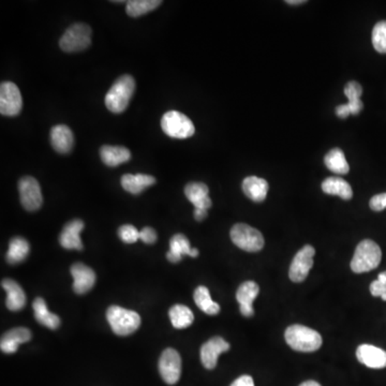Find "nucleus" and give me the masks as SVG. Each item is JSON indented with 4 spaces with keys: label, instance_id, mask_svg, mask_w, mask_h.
<instances>
[{
    "label": "nucleus",
    "instance_id": "f03ea898",
    "mask_svg": "<svg viewBox=\"0 0 386 386\" xmlns=\"http://www.w3.org/2000/svg\"><path fill=\"white\" fill-rule=\"evenodd\" d=\"M286 343L298 352H315L322 345V337L317 330L307 326H291L284 334Z\"/></svg>",
    "mask_w": 386,
    "mask_h": 386
},
{
    "label": "nucleus",
    "instance_id": "7ed1b4c3",
    "mask_svg": "<svg viewBox=\"0 0 386 386\" xmlns=\"http://www.w3.org/2000/svg\"><path fill=\"white\" fill-rule=\"evenodd\" d=\"M382 251L374 240H365L357 245L351 261V269L355 274H363L376 269L381 263Z\"/></svg>",
    "mask_w": 386,
    "mask_h": 386
},
{
    "label": "nucleus",
    "instance_id": "6e6552de",
    "mask_svg": "<svg viewBox=\"0 0 386 386\" xmlns=\"http://www.w3.org/2000/svg\"><path fill=\"white\" fill-rule=\"evenodd\" d=\"M23 100L20 89L12 82L0 85V113L3 116H17L22 111Z\"/></svg>",
    "mask_w": 386,
    "mask_h": 386
},
{
    "label": "nucleus",
    "instance_id": "5701e85b",
    "mask_svg": "<svg viewBox=\"0 0 386 386\" xmlns=\"http://www.w3.org/2000/svg\"><path fill=\"white\" fill-rule=\"evenodd\" d=\"M156 183V179L146 174H126L122 177V186L131 194H139L148 187Z\"/></svg>",
    "mask_w": 386,
    "mask_h": 386
},
{
    "label": "nucleus",
    "instance_id": "1a4fd4ad",
    "mask_svg": "<svg viewBox=\"0 0 386 386\" xmlns=\"http://www.w3.org/2000/svg\"><path fill=\"white\" fill-rule=\"evenodd\" d=\"M21 203L28 212H36L43 203L41 188L37 179L32 177H25L19 183Z\"/></svg>",
    "mask_w": 386,
    "mask_h": 386
},
{
    "label": "nucleus",
    "instance_id": "c756f323",
    "mask_svg": "<svg viewBox=\"0 0 386 386\" xmlns=\"http://www.w3.org/2000/svg\"><path fill=\"white\" fill-rule=\"evenodd\" d=\"M172 326L177 330L189 328L194 321V315L187 306L174 305L169 311Z\"/></svg>",
    "mask_w": 386,
    "mask_h": 386
},
{
    "label": "nucleus",
    "instance_id": "ea45409f",
    "mask_svg": "<svg viewBox=\"0 0 386 386\" xmlns=\"http://www.w3.org/2000/svg\"><path fill=\"white\" fill-rule=\"evenodd\" d=\"M336 114H337V116L339 118H347L348 116L351 114L348 103L347 104H342L337 106V108H336Z\"/></svg>",
    "mask_w": 386,
    "mask_h": 386
},
{
    "label": "nucleus",
    "instance_id": "f257e3e1",
    "mask_svg": "<svg viewBox=\"0 0 386 386\" xmlns=\"http://www.w3.org/2000/svg\"><path fill=\"white\" fill-rule=\"evenodd\" d=\"M135 81L129 74L120 76L114 82L105 95V105L109 111L115 114L126 111L135 93Z\"/></svg>",
    "mask_w": 386,
    "mask_h": 386
},
{
    "label": "nucleus",
    "instance_id": "b1692460",
    "mask_svg": "<svg viewBox=\"0 0 386 386\" xmlns=\"http://www.w3.org/2000/svg\"><path fill=\"white\" fill-rule=\"evenodd\" d=\"M100 157L105 166L116 168L120 164L129 161L131 152L126 147L104 145L101 147Z\"/></svg>",
    "mask_w": 386,
    "mask_h": 386
},
{
    "label": "nucleus",
    "instance_id": "20e7f679",
    "mask_svg": "<svg viewBox=\"0 0 386 386\" xmlns=\"http://www.w3.org/2000/svg\"><path fill=\"white\" fill-rule=\"evenodd\" d=\"M106 319L113 332L118 336L131 335L141 326L139 313L120 306H111L106 311Z\"/></svg>",
    "mask_w": 386,
    "mask_h": 386
},
{
    "label": "nucleus",
    "instance_id": "6ab92c4d",
    "mask_svg": "<svg viewBox=\"0 0 386 386\" xmlns=\"http://www.w3.org/2000/svg\"><path fill=\"white\" fill-rule=\"evenodd\" d=\"M30 338H32V332L28 328H13V330H8L1 337L0 349L3 353L12 354V353L16 352L19 345L30 341Z\"/></svg>",
    "mask_w": 386,
    "mask_h": 386
},
{
    "label": "nucleus",
    "instance_id": "a19ab883",
    "mask_svg": "<svg viewBox=\"0 0 386 386\" xmlns=\"http://www.w3.org/2000/svg\"><path fill=\"white\" fill-rule=\"evenodd\" d=\"M207 217V210L205 209H194V218L196 220L202 221Z\"/></svg>",
    "mask_w": 386,
    "mask_h": 386
},
{
    "label": "nucleus",
    "instance_id": "f704fd0d",
    "mask_svg": "<svg viewBox=\"0 0 386 386\" xmlns=\"http://www.w3.org/2000/svg\"><path fill=\"white\" fill-rule=\"evenodd\" d=\"M363 93L362 86L357 82H349L345 87V95L349 102L352 101L361 100V95Z\"/></svg>",
    "mask_w": 386,
    "mask_h": 386
},
{
    "label": "nucleus",
    "instance_id": "bb28decb",
    "mask_svg": "<svg viewBox=\"0 0 386 386\" xmlns=\"http://www.w3.org/2000/svg\"><path fill=\"white\" fill-rule=\"evenodd\" d=\"M30 251V242L25 238L17 236V238H13L10 240L5 259H7L8 263H10V264H17V263H21L28 257Z\"/></svg>",
    "mask_w": 386,
    "mask_h": 386
},
{
    "label": "nucleus",
    "instance_id": "aec40b11",
    "mask_svg": "<svg viewBox=\"0 0 386 386\" xmlns=\"http://www.w3.org/2000/svg\"><path fill=\"white\" fill-rule=\"evenodd\" d=\"M209 189L203 183H190L185 188V194L187 198L193 204L196 209L208 210L212 207V200H210Z\"/></svg>",
    "mask_w": 386,
    "mask_h": 386
},
{
    "label": "nucleus",
    "instance_id": "4be33fe9",
    "mask_svg": "<svg viewBox=\"0 0 386 386\" xmlns=\"http://www.w3.org/2000/svg\"><path fill=\"white\" fill-rule=\"evenodd\" d=\"M269 183L257 177H248L242 181V191L253 202H263L269 192Z\"/></svg>",
    "mask_w": 386,
    "mask_h": 386
},
{
    "label": "nucleus",
    "instance_id": "39448f33",
    "mask_svg": "<svg viewBox=\"0 0 386 386\" xmlns=\"http://www.w3.org/2000/svg\"><path fill=\"white\" fill-rule=\"evenodd\" d=\"M91 28L84 23L72 25L63 34L59 47L66 53L84 51L91 45Z\"/></svg>",
    "mask_w": 386,
    "mask_h": 386
},
{
    "label": "nucleus",
    "instance_id": "7c9ffc66",
    "mask_svg": "<svg viewBox=\"0 0 386 386\" xmlns=\"http://www.w3.org/2000/svg\"><path fill=\"white\" fill-rule=\"evenodd\" d=\"M161 3V0H130L127 3L126 11L129 16H141L155 10Z\"/></svg>",
    "mask_w": 386,
    "mask_h": 386
},
{
    "label": "nucleus",
    "instance_id": "2f4dec72",
    "mask_svg": "<svg viewBox=\"0 0 386 386\" xmlns=\"http://www.w3.org/2000/svg\"><path fill=\"white\" fill-rule=\"evenodd\" d=\"M372 45L376 52L386 54V21L376 23L372 30Z\"/></svg>",
    "mask_w": 386,
    "mask_h": 386
},
{
    "label": "nucleus",
    "instance_id": "0eeeda50",
    "mask_svg": "<svg viewBox=\"0 0 386 386\" xmlns=\"http://www.w3.org/2000/svg\"><path fill=\"white\" fill-rule=\"evenodd\" d=\"M161 128L166 135L174 139H187L196 133L190 118L177 111H170L162 116Z\"/></svg>",
    "mask_w": 386,
    "mask_h": 386
},
{
    "label": "nucleus",
    "instance_id": "e433bc0d",
    "mask_svg": "<svg viewBox=\"0 0 386 386\" xmlns=\"http://www.w3.org/2000/svg\"><path fill=\"white\" fill-rule=\"evenodd\" d=\"M139 240H142L145 244L152 245L156 242L157 233L152 227H146L139 232Z\"/></svg>",
    "mask_w": 386,
    "mask_h": 386
},
{
    "label": "nucleus",
    "instance_id": "cd10ccee",
    "mask_svg": "<svg viewBox=\"0 0 386 386\" xmlns=\"http://www.w3.org/2000/svg\"><path fill=\"white\" fill-rule=\"evenodd\" d=\"M193 298L198 308L206 315H216L220 313V306L212 299V296L206 286H198L193 294Z\"/></svg>",
    "mask_w": 386,
    "mask_h": 386
},
{
    "label": "nucleus",
    "instance_id": "ddd939ff",
    "mask_svg": "<svg viewBox=\"0 0 386 386\" xmlns=\"http://www.w3.org/2000/svg\"><path fill=\"white\" fill-rule=\"evenodd\" d=\"M356 357L359 363L374 370H382L386 367V351L374 345H359L356 350Z\"/></svg>",
    "mask_w": 386,
    "mask_h": 386
},
{
    "label": "nucleus",
    "instance_id": "a878e982",
    "mask_svg": "<svg viewBox=\"0 0 386 386\" xmlns=\"http://www.w3.org/2000/svg\"><path fill=\"white\" fill-rule=\"evenodd\" d=\"M322 190L330 196H338L342 200H351L353 191L350 183L341 177H328L322 183Z\"/></svg>",
    "mask_w": 386,
    "mask_h": 386
},
{
    "label": "nucleus",
    "instance_id": "412c9836",
    "mask_svg": "<svg viewBox=\"0 0 386 386\" xmlns=\"http://www.w3.org/2000/svg\"><path fill=\"white\" fill-rule=\"evenodd\" d=\"M1 286L7 292L5 304H7L8 309H10L11 311H19L24 308L25 304H26V295L23 291L22 286L12 279H3Z\"/></svg>",
    "mask_w": 386,
    "mask_h": 386
},
{
    "label": "nucleus",
    "instance_id": "37998d69",
    "mask_svg": "<svg viewBox=\"0 0 386 386\" xmlns=\"http://www.w3.org/2000/svg\"><path fill=\"white\" fill-rule=\"evenodd\" d=\"M305 3V0H288L286 3L288 5H299V3Z\"/></svg>",
    "mask_w": 386,
    "mask_h": 386
},
{
    "label": "nucleus",
    "instance_id": "72a5a7b5",
    "mask_svg": "<svg viewBox=\"0 0 386 386\" xmlns=\"http://www.w3.org/2000/svg\"><path fill=\"white\" fill-rule=\"evenodd\" d=\"M370 293L372 296H381L382 299L386 302V271L379 274L378 279L370 284Z\"/></svg>",
    "mask_w": 386,
    "mask_h": 386
},
{
    "label": "nucleus",
    "instance_id": "4468645a",
    "mask_svg": "<svg viewBox=\"0 0 386 386\" xmlns=\"http://www.w3.org/2000/svg\"><path fill=\"white\" fill-rule=\"evenodd\" d=\"M84 229V223L80 219H74L67 223L64 227V230L59 235V242L61 247L68 250H82L83 249V242H82L80 234Z\"/></svg>",
    "mask_w": 386,
    "mask_h": 386
},
{
    "label": "nucleus",
    "instance_id": "473e14b6",
    "mask_svg": "<svg viewBox=\"0 0 386 386\" xmlns=\"http://www.w3.org/2000/svg\"><path fill=\"white\" fill-rule=\"evenodd\" d=\"M118 236L126 244H133L139 240V232L133 225H125L118 229Z\"/></svg>",
    "mask_w": 386,
    "mask_h": 386
},
{
    "label": "nucleus",
    "instance_id": "79ce46f5",
    "mask_svg": "<svg viewBox=\"0 0 386 386\" xmlns=\"http://www.w3.org/2000/svg\"><path fill=\"white\" fill-rule=\"evenodd\" d=\"M299 386H321L318 382L315 381H306L304 383H302Z\"/></svg>",
    "mask_w": 386,
    "mask_h": 386
},
{
    "label": "nucleus",
    "instance_id": "c9c22d12",
    "mask_svg": "<svg viewBox=\"0 0 386 386\" xmlns=\"http://www.w3.org/2000/svg\"><path fill=\"white\" fill-rule=\"evenodd\" d=\"M370 206L374 212H381L384 208H386V193H381V194L372 196L370 202Z\"/></svg>",
    "mask_w": 386,
    "mask_h": 386
},
{
    "label": "nucleus",
    "instance_id": "dca6fc26",
    "mask_svg": "<svg viewBox=\"0 0 386 386\" xmlns=\"http://www.w3.org/2000/svg\"><path fill=\"white\" fill-rule=\"evenodd\" d=\"M183 256L196 258L198 256V250L190 247V242L185 235H174L170 240V251L166 253V259L171 263H179Z\"/></svg>",
    "mask_w": 386,
    "mask_h": 386
},
{
    "label": "nucleus",
    "instance_id": "c85d7f7f",
    "mask_svg": "<svg viewBox=\"0 0 386 386\" xmlns=\"http://www.w3.org/2000/svg\"><path fill=\"white\" fill-rule=\"evenodd\" d=\"M324 163L332 173L340 174V175L349 173V163L345 159V152H342L340 148L330 150L324 158Z\"/></svg>",
    "mask_w": 386,
    "mask_h": 386
},
{
    "label": "nucleus",
    "instance_id": "393cba45",
    "mask_svg": "<svg viewBox=\"0 0 386 386\" xmlns=\"http://www.w3.org/2000/svg\"><path fill=\"white\" fill-rule=\"evenodd\" d=\"M32 308H34V318L42 326H47L49 330H56L60 326V319L58 315L49 313L43 298H36L32 304Z\"/></svg>",
    "mask_w": 386,
    "mask_h": 386
},
{
    "label": "nucleus",
    "instance_id": "f8f14e48",
    "mask_svg": "<svg viewBox=\"0 0 386 386\" xmlns=\"http://www.w3.org/2000/svg\"><path fill=\"white\" fill-rule=\"evenodd\" d=\"M229 350L230 345L223 338H210L201 348V362L206 370H214L217 366L218 356Z\"/></svg>",
    "mask_w": 386,
    "mask_h": 386
},
{
    "label": "nucleus",
    "instance_id": "9b49d317",
    "mask_svg": "<svg viewBox=\"0 0 386 386\" xmlns=\"http://www.w3.org/2000/svg\"><path fill=\"white\" fill-rule=\"evenodd\" d=\"M159 372L166 384L173 385L179 382L181 374V359L177 350L166 349L159 361Z\"/></svg>",
    "mask_w": 386,
    "mask_h": 386
},
{
    "label": "nucleus",
    "instance_id": "423d86ee",
    "mask_svg": "<svg viewBox=\"0 0 386 386\" xmlns=\"http://www.w3.org/2000/svg\"><path fill=\"white\" fill-rule=\"evenodd\" d=\"M230 235L233 244L245 251L258 252L264 247V238L262 233L245 223L235 225L231 229Z\"/></svg>",
    "mask_w": 386,
    "mask_h": 386
},
{
    "label": "nucleus",
    "instance_id": "58836bf2",
    "mask_svg": "<svg viewBox=\"0 0 386 386\" xmlns=\"http://www.w3.org/2000/svg\"><path fill=\"white\" fill-rule=\"evenodd\" d=\"M348 105H349L350 112L353 115H357L361 113V111L363 110V104L362 100H357V101H352V102H348Z\"/></svg>",
    "mask_w": 386,
    "mask_h": 386
},
{
    "label": "nucleus",
    "instance_id": "f3484780",
    "mask_svg": "<svg viewBox=\"0 0 386 386\" xmlns=\"http://www.w3.org/2000/svg\"><path fill=\"white\" fill-rule=\"evenodd\" d=\"M260 288L254 282H246L240 284L236 292V299L240 303V313L246 318H250L254 315L252 303L259 295Z\"/></svg>",
    "mask_w": 386,
    "mask_h": 386
},
{
    "label": "nucleus",
    "instance_id": "4c0bfd02",
    "mask_svg": "<svg viewBox=\"0 0 386 386\" xmlns=\"http://www.w3.org/2000/svg\"><path fill=\"white\" fill-rule=\"evenodd\" d=\"M231 386H254L253 379L251 376L245 374V376H240L238 379L235 380Z\"/></svg>",
    "mask_w": 386,
    "mask_h": 386
},
{
    "label": "nucleus",
    "instance_id": "9d476101",
    "mask_svg": "<svg viewBox=\"0 0 386 386\" xmlns=\"http://www.w3.org/2000/svg\"><path fill=\"white\" fill-rule=\"evenodd\" d=\"M315 254V248L310 245H306L295 254L288 271V276L292 282H303L308 277L309 271L313 266Z\"/></svg>",
    "mask_w": 386,
    "mask_h": 386
},
{
    "label": "nucleus",
    "instance_id": "2eb2a0df",
    "mask_svg": "<svg viewBox=\"0 0 386 386\" xmlns=\"http://www.w3.org/2000/svg\"><path fill=\"white\" fill-rule=\"evenodd\" d=\"M71 275L74 279L73 290L76 294L87 293L95 286V271L83 263L72 265Z\"/></svg>",
    "mask_w": 386,
    "mask_h": 386
},
{
    "label": "nucleus",
    "instance_id": "a211bd4d",
    "mask_svg": "<svg viewBox=\"0 0 386 386\" xmlns=\"http://www.w3.org/2000/svg\"><path fill=\"white\" fill-rule=\"evenodd\" d=\"M51 144L59 154H68L74 145V135L66 125H57L51 130Z\"/></svg>",
    "mask_w": 386,
    "mask_h": 386
}]
</instances>
